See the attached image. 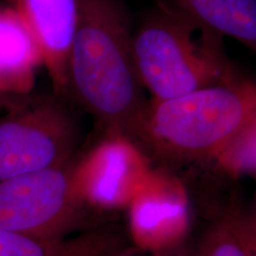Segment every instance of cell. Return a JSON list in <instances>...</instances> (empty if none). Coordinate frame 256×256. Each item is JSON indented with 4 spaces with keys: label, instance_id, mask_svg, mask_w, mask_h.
Wrapping results in <instances>:
<instances>
[{
    "label": "cell",
    "instance_id": "7",
    "mask_svg": "<svg viewBox=\"0 0 256 256\" xmlns=\"http://www.w3.org/2000/svg\"><path fill=\"white\" fill-rule=\"evenodd\" d=\"M127 236L133 247L151 254L179 250L190 229V203L183 182L152 168L127 208Z\"/></svg>",
    "mask_w": 256,
    "mask_h": 256
},
{
    "label": "cell",
    "instance_id": "16",
    "mask_svg": "<svg viewBox=\"0 0 256 256\" xmlns=\"http://www.w3.org/2000/svg\"><path fill=\"white\" fill-rule=\"evenodd\" d=\"M17 100H18V98H17ZM14 101L8 100V98H4V96L0 95V112H2L4 110H6V108H8V106H11L12 104H14Z\"/></svg>",
    "mask_w": 256,
    "mask_h": 256
},
{
    "label": "cell",
    "instance_id": "11",
    "mask_svg": "<svg viewBox=\"0 0 256 256\" xmlns=\"http://www.w3.org/2000/svg\"><path fill=\"white\" fill-rule=\"evenodd\" d=\"M256 52V0H158Z\"/></svg>",
    "mask_w": 256,
    "mask_h": 256
},
{
    "label": "cell",
    "instance_id": "2",
    "mask_svg": "<svg viewBox=\"0 0 256 256\" xmlns=\"http://www.w3.org/2000/svg\"><path fill=\"white\" fill-rule=\"evenodd\" d=\"M256 113V84L238 78L146 104L132 139L171 162L215 160Z\"/></svg>",
    "mask_w": 256,
    "mask_h": 256
},
{
    "label": "cell",
    "instance_id": "1",
    "mask_svg": "<svg viewBox=\"0 0 256 256\" xmlns=\"http://www.w3.org/2000/svg\"><path fill=\"white\" fill-rule=\"evenodd\" d=\"M132 55V31L119 0H78L66 96L104 132L133 136L145 106Z\"/></svg>",
    "mask_w": 256,
    "mask_h": 256
},
{
    "label": "cell",
    "instance_id": "15",
    "mask_svg": "<svg viewBox=\"0 0 256 256\" xmlns=\"http://www.w3.org/2000/svg\"><path fill=\"white\" fill-rule=\"evenodd\" d=\"M108 256H188V254L183 250H176L172 252H165V254H151V252H145L139 250L136 247L133 248H126L124 250H120L118 252H114V254L108 255Z\"/></svg>",
    "mask_w": 256,
    "mask_h": 256
},
{
    "label": "cell",
    "instance_id": "4",
    "mask_svg": "<svg viewBox=\"0 0 256 256\" xmlns=\"http://www.w3.org/2000/svg\"><path fill=\"white\" fill-rule=\"evenodd\" d=\"M0 113V182L74 159L78 127L60 96L30 94Z\"/></svg>",
    "mask_w": 256,
    "mask_h": 256
},
{
    "label": "cell",
    "instance_id": "12",
    "mask_svg": "<svg viewBox=\"0 0 256 256\" xmlns=\"http://www.w3.org/2000/svg\"><path fill=\"white\" fill-rule=\"evenodd\" d=\"M215 162L223 172L232 177L256 176V113Z\"/></svg>",
    "mask_w": 256,
    "mask_h": 256
},
{
    "label": "cell",
    "instance_id": "18",
    "mask_svg": "<svg viewBox=\"0 0 256 256\" xmlns=\"http://www.w3.org/2000/svg\"></svg>",
    "mask_w": 256,
    "mask_h": 256
},
{
    "label": "cell",
    "instance_id": "8",
    "mask_svg": "<svg viewBox=\"0 0 256 256\" xmlns=\"http://www.w3.org/2000/svg\"><path fill=\"white\" fill-rule=\"evenodd\" d=\"M28 24L55 94L66 96L68 60L78 20V0H8Z\"/></svg>",
    "mask_w": 256,
    "mask_h": 256
},
{
    "label": "cell",
    "instance_id": "9",
    "mask_svg": "<svg viewBox=\"0 0 256 256\" xmlns=\"http://www.w3.org/2000/svg\"><path fill=\"white\" fill-rule=\"evenodd\" d=\"M44 66L40 46L28 24L8 2H0V95L8 100L32 94Z\"/></svg>",
    "mask_w": 256,
    "mask_h": 256
},
{
    "label": "cell",
    "instance_id": "5",
    "mask_svg": "<svg viewBox=\"0 0 256 256\" xmlns=\"http://www.w3.org/2000/svg\"><path fill=\"white\" fill-rule=\"evenodd\" d=\"M87 209L74 160L0 182V228L38 238H64Z\"/></svg>",
    "mask_w": 256,
    "mask_h": 256
},
{
    "label": "cell",
    "instance_id": "6",
    "mask_svg": "<svg viewBox=\"0 0 256 256\" xmlns=\"http://www.w3.org/2000/svg\"><path fill=\"white\" fill-rule=\"evenodd\" d=\"M151 170L145 150L121 132H104L74 162V176L86 208L104 212L126 209Z\"/></svg>",
    "mask_w": 256,
    "mask_h": 256
},
{
    "label": "cell",
    "instance_id": "3",
    "mask_svg": "<svg viewBox=\"0 0 256 256\" xmlns=\"http://www.w3.org/2000/svg\"><path fill=\"white\" fill-rule=\"evenodd\" d=\"M132 55L140 84L156 100L240 78L222 36L162 4L132 32Z\"/></svg>",
    "mask_w": 256,
    "mask_h": 256
},
{
    "label": "cell",
    "instance_id": "13",
    "mask_svg": "<svg viewBox=\"0 0 256 256\" xmlns=\"http://www.w3.org/2000/svg\"><path fill=\"white\" fill-rule=\"evenodd\" d=\"M194 256H248L236 232L232 212L206 230Z\"/></svg>",
    "mask_w": 256,
    "mask_h": 256
},
{
    "label": "cell",
    "instance_id": "17",
    "mask_svg": "<svg viewBox=\"0 0 256 256\" xmlns=\"http://www.w3.org/2000/svg\"><path fill=\"white\" fill-rule=\"evenodd\" d=\"M5 2H8V0H5Z\"/></svg>",
    "mask_w": 256,
    "mask_h": 256
},
{
    "label": "cell",
    "instance_id": "14",
    "mask_svg": "<svg viewBox=\"0 0 256 256\" xmlns=\"http://www.w3.org/2000/svg\"><path fill=\"white\" fill-rule=\"evenodd\" d=\"M232 217L248 256H256V215L235 210Z\"/></svg>",
    "mask_w": 256,
    "mask_h": 256
},
{
    "label": "cell",
    "instance_id": "10",
    "mask_svg": "<svg viewBox=\"0 0 256 256\" xmlns=\"http://www.w3.org/2000/svg\"><path fill=\"white\" fill-rule=\"evenodd\" d=\"M127 238L110 226L72 238H38L0 228V256H108L128 248Z\"/></svg>",
    "mask_w": 256,
    "mask_h": 256
}]
</instances>
